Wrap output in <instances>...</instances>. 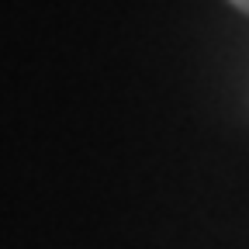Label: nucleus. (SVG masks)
<instances>
[{
  "label": "nucleus",
  "instance_id": "1",
  "mask_svg": "<svg viewBox=\"0 0 249 249\" xmlns=\"http://www.w3.org/2000/svg\"><path fill=\"white\" fill-rule=\"evenodd\" d=\"M229 4H232L235 11H242V14H249V0H229Z\"/></svg>",
  "mask_w": 249,
  "mask_h": 249
}]
</instances>
